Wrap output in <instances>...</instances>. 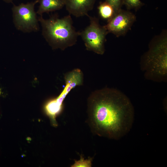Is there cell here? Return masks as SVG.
Wrapping results in <instances>:
<instances>
[{
    "instance_id": "1",
    "label": "cell",
    "mask_w": 167,
    "mask_h": 167,
    "mask_svg": "<svg viewBox=\"0 0 167 167\" xmlns=\"http://www.w3.org/2000/svg\"><path fill=\"white\" fill-rule=\"evenodd\" d=\"M87 122L94 135L115 140L128 133L134 109L129 98L117 89L105 88L92 92L87 102Z\"/></svg>"
},
{
    "instance_id": "2",
    "label": "cell",
    "mask_w": 167,
    "mask_h": 167,
    "mask_svg": "<svg viewBox=\"0 0 167 167\" xmlns=\"http://www.w3.org/2000/svg\"><path fill=\"white\" fill-rule=\"evenodd\" d=\"M38 19L43 36L53 49L64 50L76 44L79 32L76 31L73 26L71 15L60 18L55 14L46 19L41 15Z\"/></svg>"
},
{
    "instance_id": "3",
    "label": "cell",
    "mask_w": 167,
    "mask_h": 167,
    "mask_svg": "<svg viewBox=\"0 0 167 167\" xmlns=\"http://www.w3.org/2000/svg\"><path fill=\"white\" fill-rule=\"evenodd\" d=\"M141 70L148 79L161 82L167 81V38L163 33L151 42L148 50L140 61Z\"/></svg>"
},
{
    "instance_id": "4",
    "label": "cell",
    "mask_w": 167,
    "mask_h": 167,
    "mask_svg": "<svg viewBox=\"0 0 167 167\" xmlns=\"http://www.w3.org/2000/svg\"><path fill=\"white\" fill-rule=\"evenodd\" d=\"M88 16L90 24L84 30L79 32L87 50L102 55L105 52L106 37L108 33L104 26H101L98 19L95 17Z\"/></svg>"
},
{
    "instance_id": "5",
    "label": "cell",
    "mask_w": 167,
    "mask_h": 167,
    "mask_svg": "<svg viewBox=\"0 0 167 167\" xmlns=\"http://www.w3.org/2000/svg\"><path fill=\"white\" fill-rule=\"evenodd\" d=\"M38 0L19 5H13L12 11L14 25L17 29L24 32H36L39 29L38 19L34 10Z\"/></svg>"
},
{
    "instance_id": "6",
    "label": "cell",
    "mask_w": 167,
    "mask_h": 167,
    "mask_svg": "<svg viewBox=\"0 0 167 167\" xmlns=\"http://www.w3.org/2000/svg\"><path fill=\"white\" fill-rule=\"evenodd\" d=\"M136 20V17L133 13L121 9L104 26L108 33L119 37L126 34Z\"/></svg>"
},
{
    "instance_id": "7",
    "label": "cell",
    "mask_w": 167,
    "mask_h": 167,
    "mask_svg": "<svg viewBox=\"0 0 167 167\" xmlns=\"http://www.w3.org/2000/svg\"><path fill=\"white\" fill-rule=\"evenodd\" d=\"M64 79V87L60 94L56 97L57 101L61 103H64L65 98L72 89L83 84L84 75L80 69H75L65 74Z\"/></svg>"
},
{
    "instance_id": "8",
    "label": "cell",
    "mask_w": 167,
    "mask_h": 167,
    "mask_svg": "<svg viewBox=\"0 0 167 167\" xmlns=\"http://www.w3.org/2000/svg\"><path fill=\"white\" fill-rule=\"evenodd\" d=\"M96 0H64L65 6L70 15L78 17L88 16L93 8Z\"/></svg>"
},
{
    "instance_id": "9",
    "label": "cell",
    "mask_w": 167,
    "mask_h": 167,
    "mask_svg": "<svg viewBox=\"0 0 167 167\" xmlns=\"http://www.w3.org/2000/svg\"><path fill=\"white\" fill-rule=\"evenodd\" d=\"M63 109L64 106L59 104L55 98L49 99L45 103L43 107L44 112L49 118L53 126H58L56 118L62 113Z\"/></svg>"
},
{
    "instance_id": "10",
    "label": "cell",
    "mask_w": 167,
    "mask_h": 167,
    "mask_svg": "<svg viewBox=\"0 0 167 167\" xmlns=\"http://www.w3.org/2000/svg\"><path fill=\"white\" fill-rule=\"evenodd\" d=\"M38 3L39 6L36 13L40 15L60 10L65 6L64 0H38Z\"/></svg>"
},
{
    "instance_id": "11",
    "label": "cell",
    "mask_w": 167,
    "mask_h": 167,
    "mask_svg": "<svg viewBox=\"0 0 167 167\" xmlns=\"http://www.w3.org/2000/svg\"><path fill=\"white\" fill-rule=\"evenodd\" d=\"M99 14L102 19L109 21L115 15L113 7L106 1L100 2L97 7Z\"/></svg>"
},
{
    "instance_id": "12",
    "label": "cell",
    "mask_w": 167,
    "mask_h": 167,
    "mask_svg": "<svg viewBox=\"0 0 167 167\" xmlns=\"http://www.w3.org/2000/svg\"><path fill=\"white\" fill-rule=\"evenodd\" d=\"M140 0H123L125 5L128 10L133 9L137 11L144 5Z\"/></svg>"
},
{
    "instance_id": "13",
    "label": "cell",
    "mask_w": 167,
    "mask_h": 167,
    "mask_svg": "<svg viewBox=\"0 0 167 167\" xmlns=\"http://www.w3.org/2000/svg\"><path fill=\"white\" fill-rule=\"evenodd\" d=\"M92 159L89 158L85 160L82 156H81L80 159L76 161L74 164L71 166L72 167H91L92 166Z\"/></svg>"
},
{
    "instance_id": "14",
    "label": "cell",
    "mask_w": 167,
    "mask_h": 167,
    "mask_svg": "<svg viewBox=\"0 0 167 167\" xmlns=\"http://www.w3.org/2000/svg\"><path fill=\"white\" fill-rule=\"evenodd\" d=\"M113 8L115 14L117 12L123 5V0H105Z\"/></svg>"
},
{
    "instance_id": "15",
    "label": "cell",
    "mask_w": 167,
    "mask_h": 167,
    "mask_svg": "<svg viewBox=\"0 0 167 167\" xmlns=\"http://www.w3.org/2000/svg\"><path fill=\"white\" fill-rule=\"evenodd\" d=\"M4 2L8 3L12 2L13 0H3Z\"/></svg>"
}]
</instances>
